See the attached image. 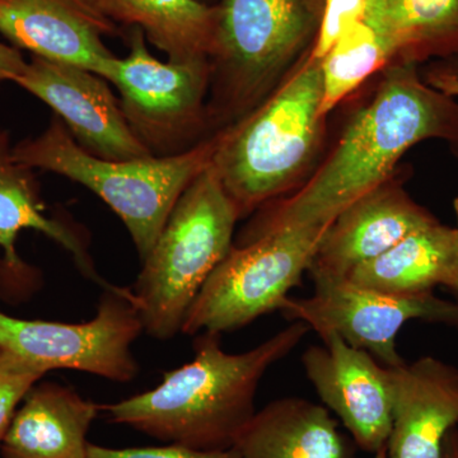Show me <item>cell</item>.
I'll return each instance as SVG.
<instances>
[{
    "label": "cell",
    "instance_id": "cell-1",
    "mask_svg": "<svg viewBox=\"0 0 458 458\" xmlns=\"http://www.w3.org/2000/svg\"><path fill=\"white\" fill-rule=\"evenodd\" d=\"M428 140L447 141L458 155L456 98L429 86L417 64L388 65L324 164L294 194L256 210L242 233L330 225L346 207L393 179L403 156Z\"/></svg>",
    "mask_w": 458,
    "mask_h": 458
},
{
    "label": "cell",
    "instance_id": "cell-2",
    "mask_svg": "<svg viewBox=\"0 0 458 458\" xmlns=\"http://www.w3.org/2000/svg\"><path fill=\"white\" fill-rule=\"evenodd\" d=\"M311 328L300 321L243 352L221 348V335L201 334L195 357L165 373L153 390L101 406L108 421L165 443L201 451L233 447L255 412L259 385Z\"/></svg>",
    "mask_w": 458,
    "mask_h": 458
},
{
    "label": "cell",
    "instance_id": "cell-3",
    "mask_svg": "<svg viewBox=\"0 0 458 458\" xmlns=\"http://www.w3.org/2000/svg\"><path fill=\"white\" fill-rule=\"evenodd\" d=\"M319 60L309 51L278 89L218 131L212 165L241 219L284 198L306 177L324 140Z\"/></svg>",
    "mask_w": 458,
    "mask_h": 458
},
{
    "label": "cell",
    "instance_id": "cell-4",
    "mask_svg": "<svg viewBox=\"0 0 458 458\" xmlns=\"http://www.w3.org/2000/svg\"><path fill=\"white\" fill-rule=\"evenodd\" d=\"M219 138L216 132L177 156L107 161L83 149L53 114L40 135L13 144V157L31 170L60 174L98 195L122 219L143 261L181 195L212 165Z\"/></svg>",
    "mask_w": 458,
    "mask_h": 458
},
{
    "label": "cell",
    "instance_id": "cell-5",
    "mask_svg": "<svg viewBox=\"0 0 458 458\" xmlns=\"http://www.w3.org/2000/svg\"><path fill=\"white\" fill-rule=\"evenodd\" d=\"M210 63L212 134L262 104L310 50L319 22L307 0H221Z\"/></svg>",
    "mask_w": 458,
    "mask_h": 458
},
{
    "label": "cell",
    "instance_id": "cell-6",
    "mask_svg": "<svg viewBox=\"0 0 458 458\" xmlns=\"http://www.w3.org/2000/svg\"><path fill=\"white\" fill-rule=\"evenodd\" d=\"M241 216L212 165L174 205L132 286L144 331L157 340L181 333L190 307L233 246Z\"/></svg>",
    "mask_w": 458,
    "mask_h": 458
},
{
    "label": "cell",
    "instance_id": "cell-7",
    "mask_svg": "<svg viewBox=\"0 0 458 458\" xmlns=\"http://www.w3.org/2000/svg\"><path fill=\"white\" fill-rule=\"evenodd\" d=\"M327 227L241 233L199 292L181 333L221 335L280 311L311 267Z\"/></svg>",
    "mask_w": 458,
    "mask_h": 458
},
{
    "label": "cell",
    "instance_id": "cell-8",
    "mask_svg": "<svg viewBox=\"0 0 458 458\" xmlns=\"http://www.w3.org/2000/svg\"><path fill=\"white\" fill-rule=\"evenodd\" d=\"M123 38L129 54L116 57L106 81L119 90L126 123L150 155H181L212 137L209 59L164 63L148 50L138 27Z\"/></svg>",
    "mask_w": 458,
    "mask_h": 458
},
{
    "label": "cell",
    "instance_id": "cell-9",
    "mask_svg": "<svg viewBox=\"0 0 458 458\" xmlns=\"http://www.w3.org/2000/svg\"><path fill=\"white\" fill-rule=\"evenodd\" d=\"M131 289L111 286L95 318L81 324L12 318L0 311V348L45 372L73 369L114 382H131L140 372L131 345L143 333Z\"/></svg>",
    "mask_w": 458,
    "mask_h": 458
},
{
    "label": "cell",
    "instance_id": "cell-10",
    "mask_svg": "<svg viewBox=\"0 0 458 458\" xmlns=\"http://www.w3.org/2000/svg\"><path fill=\"white\" fill-rule=\"evenodd\" d=\"M311 278L315 286L311 297L288 298L280 310L283 315L303 322L322 340L337 336L369 352L388 369L403 363L397 336L409 321L423 319L458 328V302L434 293L403 297L361 288L348 279Z\"/></svg>",
    "mask_w": 458,
    "mask_h": 458
},
{
    "label": "cell",
    "instance_id": "cell-11",
    "mask_svg": "<svg viewBox=\"0 0 458 458\" xmlns=\"http://www.w3.org/2000/svg\"><path fill=\"white\" fill-rule=\"evenodd\" d=\"M14 83L47 104L90 155L107 161L153 157L131 131L105 78L80 66L32 56Z\"/></svg>",
    "mask_w": 458,
    "mask_h": 458
},
{
    "label": "cell",
    "instance_id": "cell-12",
    "mask_svg": "<svg viewBox=\"0 0 458 458\" xmlns=\"http://www.w3.org/2000/svg\"><path fill=\"white\" fill-rule=\"evenodd\" d=\"M303 352L302 364L325 408L342 421L360 450H384L393 427L391 369L337 336Z\"/></svg>",
    "mask_w": 458,
    "mask_h": 458
},
{
    "label": "cell",
    "instance_id": "cell-13",
    "mask_svg": "<svg viewBox=\"0 0 458 458\" xmlns=\"http://www.w3.org/2000/svg\"><path fill=\"white\" fill-rule=\"evenodd\" d=\"M122 30L102 0H0V33L12 47L105 80L117 56L104 38Z\"/></svg>",
    "mask_w": 458,
    "mask_h": 458
},
{
    "label": "cell",
    "instance_id": "cell-14",
    "mask_svg": "<svg viewBox=\"0 0 458 458\" xmlns=\"http://www.w3.org/2000/svg\"><path fill=\"white\" fill-rule=\"evenodd\" d=\"M437 222L432 213L412 200L394 174L330 223L309 273L345 279L355 267Z\"/></svg>",
    "mask_w": 458,
    "mask_h": 458
},
{
    "label": "cell",
    "instance_id": "cell-15",
    "mask_svg": "<svg viewBox=\"0 0 458 458\" xmlns=\"http://www.w3.org/2000/svg\"><path fill=\"white\" fill-rule=\"evenodd\" d=\"M393 427L388 458H442L458 427V369L434 357L391 369Z\"/></svg>",
    "mask_w": 458,
    "mask_h": 458
},
{
    "label": "cell",
    "instance_id": "cell-16",
    "mask_svg": "<svg viewBox=\"0 0 458 458\" xmlns=\"http://www.w3.org/2000/svg\"><path fill=\"white\" fill-rule=\"evenodd\" d=\"M101 406L74 388L38 382L18 408L2 445V458H89L87 434Z\"/></svg>",
    "mask_w": 458,
    "mask_h": 458
},
{
    "label": "cell",
    "instance_id": "cell-17",
    "mask_svg": "<svg viewBox=\"0 0 458 458\" xmlns=\"http://www.w3.org/2000/svg\"><path fill=\"white\" fill-rule=\"evenodd\" d=\"M232 448L238 458H355L330 410L301 397L258 410Z\"/></svg>",
    "mask_w": 458,
    "mask_h": 458
},
{
    "label": "cell",
    "instance_id": "cell-18",
    "mask_svg": "<svg viewBox=\"0 0 458 458\" xmlns=\"http://www.w3.org/2000/svg\"><path fill=\"white\" fill-rule=\"evenodd\" d=\"M363 22L391 64H420L458 55V0H367Z\"/></svg>",
    "mask_w": 458,
    "mask_h": 458
},
{
    "label": "cell",
    "instance_id": "cell-19",
    "mask_svg": "<svg viewBox=\"0 0 458 458\" xmlns=\"http://www.w3.org/2000/svg\"><path fill=\"white\" fill-rule=\"evenodd\" d=\"M31 168L16 161L11 134L0 129V249L5 269L21 276L29 267L17 254L16 241L23 229H35L71 252L81 270L105 284L93 269L86 245L64 223L45 214L44 204ZM107 285V284H105ZM110 286V285H107Z\"/></svg>",
    "mask_w": 458,
    "mask_h": 458
},
{
    "label": "cell",
    "instance_id": "cell-20",
    "mask_svg": "<svg viewBox=\"0 0 458 458\" xmlns=\"http://www.w3.org/2000/svg\"><path fill=\"white\" fill-rule=\"evenodd\" d=\"M456 228L437 222L364 262L345 279L381 293L414 297L445 284L454 254Z\"/></svg>",
    "mask_w": 458,
    "mask_h": 458
},
{
    "label": "cell",
    "instance_id": "cell-21",
    "mask_svg": "<svg viewBox=\"0 0 458 458\" xmlns=\"http://www.w3.org/2000/svg\"><path fill=\"white\" fill-rule=\"evenodd\" d=\"M120 27H138L170 62L209 59L218 5L199 0H102Z\"/></svg>",
    "mask_w": 458,
    "mask_h": 458
},
{
    "label": "cell",
    "instance_id": "cell-22",
    "mask_svg": "<svg viewBox=\"0 0 458 458\" xmlns=\"http://www.w3.org/2000/svg\"><path fill=\"white\" fill-rule=\"evenodd\" d=\"M390 64L391 57L376 32L364 22L357 23L319 60L321 114L327 117L344 98Z\"/></svg>",
    "mask_w": 458,
    "mask_h": 458
},
{
    "label": "cell",
    "instance_id": "cell-23",
    "mask_svg": "<svg viewBox=\"0 0 458 458\" xmlns=\"http://www.w3.org/2000/svg\"><path fill=\"white\" fill-rule=\"evenodd\" d=\"M47 373L31 361L0 348V445L27 394Z\"/></svg>",
    "mask_w": 458,
    "mask_h": 458
},
{
    "label": "cell",
    "instance_id": "cell-24",
    "mask_svg": "<svg viewBox=\"0 0 458 458\" xmlns=\"http://www.w3.org/2000/svg\"><path fill=\"white\" fill-rule=\"evenodd\" d=\"M367 0H324L310 56L321 60L357 23L363 22Z\"/></svg>",
    "mask_w": 458,
    "mask_h": 458
},
{
    "label": "cell",
    "instance_id": "cell-25",
    "mask_svg": "<svg viewBox=\"0 0 458 458\" xmlns=\"http://www.w3.org/2000/svg\"><path fill=\"white\" fill-rule=\"evenodd\" d=\"M89 458H238V454L233 448L201 451L174 443L158 447L111 448L89 442Z\"/></svg>",
    "mask_w": 458,
    "mask_h": 458
},
{
    "label": "cell",
    "instance_id": "cell-26",
    "mask_svg": "<svg viewBox=\"0 0 458 458\" xmlns=\"http://www.w3.org/2000/svg\"><path fill=\"white\" fill-rule=\"evenodd\" d=\"M424 81L451 98H458V55L437 60L428 66Z\"/></svg>",
    "mask_w": 458,
    "mask_h": 458
},
{
    "label": "cell",
    "instance_id": "cell-27",
    "mask_svg": "<svg viewBox=\"0 0 458 458\" xmlns=\"http://www.w3.org/2000/svg\"><path fill=\"white\" fill-rule=\"evenodd\" d=\"M27 62L21 50L12 45L0 42V87L7 82L14 83L25 72Z\"/></svg>",
    "mask_w": 458,
    "mask_h": 458
},
{
    "label": "cell",
    "instance_id": "cell-28",
    "mask_svg": "<svg viewBox=\"0 0 458 458\" xmlns=\"http://www.w3.org/2000/svg\"><path fill=\"white\" fill-rule=\"evenodd\" d=\"M443 286H447L458 297V227H456V233H454V254H452L450 269H448L447 278H445Z\"/></svg>",
    "mask_w": 458,
    "mask_h": 458
},
{
    "label": "cell",
    "instance_id": "cell-29",
    "mask_svg": "<svg viewBox=\"0 0 458 458\" xmlns=\"http://www.w3.org/2000/svg\"><path fill=\"white\" fill-rule=\"evenodd\" d=\"M442 458H458V432L456 429L452 430L445 438L443 445Z\"/></svg>",
    "mask_w": 458,
    "mask_h": 458
},
{
    "label": "cell",
    "instance_id": "cell-30",
    "mask_svg": "<svg viewBox=\"0 0 458 458\" xmlns=\"http://www.w3.org/2000/svg\"><path fill=\"white\" fill-rule=\"evenodd\" d=\"M310 8L312 9L313 13L316 16H321L322 5H324V0H307Z\"/></svg>",
    "mask_w": 458,
    "mask_h": 458
},
{
    "label": "cell",
    "instance_id": "cell-31",
    "mask_svg": "<svg viewBox=\"0 0 458 458\" xmlns=\"http://www.w3.org/2000/svg\"><path fill=\"white\" fill-rule=\"evenodd\" d=\"M373 458H388L387 452H386V448H384V450H379L378 452H376L375 457Z\"/></svg>",
    "mask_w": 458,
    "mask_h": 458
},
{
    "label": "cell",
    "instance_id": "cell-32",
    "mask_svg": "<svg viewBox=\"0 0 458 458\" xmlns=\"http://www.w3.org/2000/svg\"><path fill=\"white\" fill-rule=\"evenodd\" d=\"M454 214H456L457 227H458V197L456 199H454Z\"/></svg>",
    "mask_w": 458,
    "mask_h": 458
},
{
    "label": "cell",
    "instance_id": "cell-33",
    "mask_svg": "<svg viewBox=\"0 0 458 458\" xmlns=\"http://www.w3.org/2000/svg\"><path fill=\"white\" fill-rule=\"evenodd\" d=\"M199 2H203V3H207V4H209V3H208V0H199Z\"/></svg>",
    "mask_w": 458,
    "mask_h": 458
},
{
    "label": "cell",
    "instance_id": "cell-34",
    "mask_svg": "<svg viewBox=\"0 0 458 458\" xmlns=\"http://www.w3.org/2000/svg\"><path fill=\"white\" fill-rule=\"evenodd\" d=\"M457 432H458V427H457Z\"/></svg>",
    "mask_w": 458,
    "mask_h": 458
}]
</instances>
